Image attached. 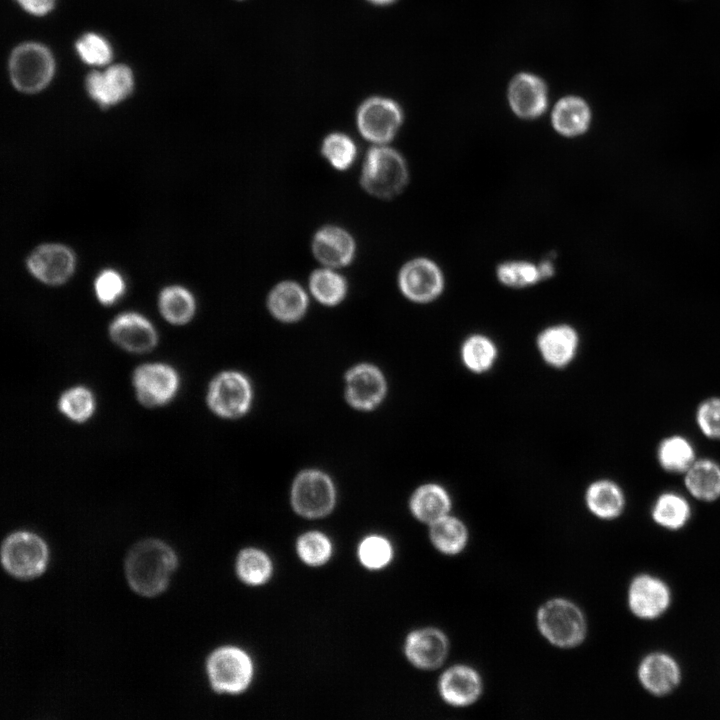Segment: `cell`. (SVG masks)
<instances>
[{"instance_id": "cell-1", "label": "cell", "mask_w": 720, "mask_h": 720, "mask_svg": "<svg viewBox=\"0 0 720 720\" xmlns=\"http://www.w3.org/2000/svg\"><path fill=\"white\" fill-rule=\"evenodd\" d=\"M177 567L175 551L157 538L143 539L134 544L124 562L129 587L143 597H154L168 586Z\"/></svg>"}, {"instance_id": "cell-2", "label": "cell", "mask_w": 720, "mask_h": 720, "mask_svg": "<svg viewBox=\"0 0 720 720\" xmlns=\"http://www.w3.org/2000/svg\"><path fill=\"white\" fill-rule=\"evenodd\" d=\"M55 70L54 55L39 42H23L9 56L10 82L23 94H36L46 89L54 78Z\"/></svg>"}, {"instance_id": "cell-3", "label": "cell", "mask_w": 720, "mask_h": 720, "mask_svg": "<svg viewBox=\"0 0 720 720\" xmlns=\"http://www.w3.org/2000/svg\"><path fill=\"white\" fill-rule=\"evenodd\" d=\"M538 628L553 645L571 648L585 639L587 622L580 608L565 599H553L543 604L537 614Z\"/></svg>"}, {"instance_id": "cell-4", "label": "cell", "mask_w": 720, "mask_h": 720, "mask_svg": "<svg viewBox=\"0 0 720 720\" xmlns=\"http://www.w3.org/2000/svg\"><path fill=\"white\" fill-rule=\"evenodd\" d=\"M407 180L406 163L396 150L383 145L370 149L361 178L367 192L380 198H390L405 187Z\"/></svg>"}, {"instance_id": "cell-5", "label": "cell", "mask_w": 720, "mask_h": 720, "mask_svg": "<svg viewBox=\"0 0 720 720\" xmlns=\"http://www.w3.org/2000/svg\"><path fill=\"white\" fill-rule=\"evenodd\" d=\"M48 562L45 541L35 533L16 531L7 536L1 546V563L5 571L18 579H32L41 575Z\"/></svg>"}, {"instance_id": "cell-6", "label": "cell", "mask_w": 720, "mask_h": 720, "mask_svg": "<svg viewBox=\"0 0 720 720\" xmlns=\"http://www.w3.org/2000/svg\"><path fill=\"white\" fill-rule=\"evenodd\" d=\"M206 668L211 687L218 693H242L253 677V663L249 655L232 646L214 650L207 659Z\"/></svg>"}, {"instance_id": "cell-7", "label": "cell", "mask_w": 720, "mask_h": 720, "mask_svg": "<svg viewBox=\"0 0 720 720\" xmlns=\"http://www.w3.org/2000/svg\"><path fill=\"white\" fill-rule=\"evenodd\" d=\"M403 122L401 106L384 95H370L359 104L356 124L361 135L378 145L389 142Z\"/></svg>"}, {"instance_id": "cell-8", "label": "cell", "mask_w": 720, "mask_h": 720, "mask_svg": "<svg viewBox=\"0 0 720 720\" xmlns=\"http://www.w3.org/2000/svg\"><path fill=\"white\" fill-rule=\"evenodd\" d=\"M334 504L335 490L327 475L306 471L297 477L292 488V505L297 513L318 518L328 514Z\"/></svg>"}, {"instance_id": "cell-9", "label": "cell", "mask_w": 720, "mask_h": 720, "mask_svg": "<svg viewBox=\"0 0 720 720\" xmlns=\"http://www.w3.org/2000/svg\"><path fill=\"white\" fill-rule=\"evenodd\" d=\"M26 266L38 281L58 286L67 282L76 268V256L66 245L46 243L36 247L28 256Z\"/></svg>"}, {"instance_id": "cell-10", "label": "cell", "mask_w": 720, "mask_h": 720, "mask_svg": "<svg viewBox=\"0 0 720 720\" xmlns=\"http://www.w3.org/2000/svg\"><path fill=\"white\" fill-rule=\"evenodd\" d=\"M179 383L176 370L164 363L141 365L133 374L137 399L146 407L167 404L175 397Z\"/></svg>"}, {"instance_id": "cell-11", "label": "cell", "mask_w": 720, "mask_h": 720, "mask_svg": "<svg viewBox=\"0 0 720 720\" xmlns=\"http://www.w3.org/2000/svg\"><path fill=\"white\" fill-rule=\"evenodd\" d=\"M672 601L669 586L651 574H638L631 580L627 591L630 612L641 620H655L669 609Z\"/></svg>"}, {"instance_id": "cell-12", "label": "cell", "mask_w": 720, "mask_h": 720, "mask_svg": "<svg viewBox=\"0 0 720 720\" xmlns=\"http://www.w3.org/2000/svg\"><path fill=\"white\" fill-rule=\"evenodd\" d=\"M134 87V73L125 64H114L103 71H92L85 79L89 97L102 108L120 104L132 94Z\"/></svg>"}, {"instance_id": "cell-13", "label": "cell", "mask_w": 720, "mask_h": 720, "mask_svg": "<svg viewBox=\"0 0 720 720\" xmlns=\"http://www.w3.org/2000/svg\"><path fill=\"white\" fill-rule=\"evenodd\" d=\"M399 285L408 299L427 303L441 295L444 289V276L435 262L427 258H417L409 261L402 268Z\"/></svg>"}, {"instance_id": "cell-14", "label": "cell", "mask_w": 720, "mask_h": 720, "mask_svg": "<svg viewBox=\"0 0 720 720\" xmlns=\"http://www.w3.org/2000/svg\"><path fill=\"white\" fill-rule=\"evenodd\" d=\"M251 387L248 380L237 372H224L210 385L208 404L222 417H237L244 414L251 401Z\"/></svg>"}, {"instance_id": "cell-15", "label": "cell", "mask_w": 720, "mask_h": 720, "mask_svg": "<svg viewBox=\"0 0 720 720\" xmlns=\"http://www.w3.org/2000/svg\"><path fill=\"white\" fill-rule=\"evenodd\" d=\"M637 677L640 685L649 694L663 697L679 686L682 672L678 662L671 655L652 652L640 661Z\"/></svg>"}, {"instance_id": "cell-16", "label": "cell", "mask_w": 720, "mask_h": 720, "mask_svg": "<svg viewBox=\"0 0 720 720\" xmlns=\"http://www.w3.org/2000/svg\"><path fill=\"white\" fill-rule=\"evenodd\" d=\"M109 334L115 344L133 353L151 351L158 343L153 324L137 312H125L115 317L109 326Z\"/></svg>"}, {"instance_id": "cell-17", "label": "cell", "mask_w": 720, "mask_h": 720, "mask_svg": "<svg viewBox=\"0 0 720 720\" xmlns=\"http://www.w3.org/2000/svg\"><path fill=\"white\" fill-rule=\"evenodd\" d=\"M537 349L546 364L564 368L575 358L579 347L577 331L568 324L544 328L536 339Z\"/></svg>"}, {"instance_id": "cell-18", "label": "cell", "mask_w": 720, "mask_h": 720, "mask_svg": "<svg viewBox=\"0 0 720 720\" xmlns=\"http://www.w3.org/2000/svg\"><path fill=\"white\" fill-rule=\"evenodd\" d=\"M445 634L435 628H424L410 633L405 641L407 659L417 668L431 670L439 667L448 653Z\"/></svg>"}, {"instance_id": "cell-19", "label": "cell", "mask_w": 720, "mask_h": 720, "mask_svg": "<svg viewBox=\"0 0 720 720\" xmlns=\"http://www.w3.org/2000/svg\"><path fill=\"white\" fill-rule=\"evenodd\" d=\"M508 99L516 115L524 119H534L547 107V89L538 77L521 73L511 82Z\"/></svg>"}, {"instance_id": "cell-20", "label": "cell", "mask_w": 720, "mask_h": 720, "mask_svg": "<svg viewBox=\"0 0 720 720\" xmlns=\"http://www.w3.org/2000/svg\"><path fill=\"white\" fill-rule=\"evenodd\" d=\"M386 384L381 372L374 366L363 364L347 374V399L359 409H371L383 398Z\"/></svg>"}, {"instance_id": "cell-21", "label": "cell", "mask_w": 720, "mask_h": 720, "mask_svg": "<svg viewBox=\"0 0 720 720\" xmlns=\"http://www.w3.org/2000/svg\"><path fill=\"white\" fill-rule=\"evenodd\" d=\"M482 691L479 674L468 666L458 665L446 670L439 681V692L445 702L453 706L474 703Z\"/></svg>"}, {"instance_id": "cell-22", "label": "cell", "mask_w": 720, "mask_h": 720, "mask_svg": "<svg viewBox=\"0 0 720 720\" xmlns=\"http://www.w3.org/2000/svg\"><path fill=\"white\" fill-rule=\"evenodd\" d=\"M354 251L353 238L338 227L321 229L313 240V252L316 258L329 267L347 265L352 260Z\"/></svg>"}, {"instance_id": "cell-23", "label": "cell", "mask_w": 720, "mask_h": 720, "mask_svg": "<svg viewBox=\"0 0 720 720\" xmlns=\"http://www.w3.org/2000/svg\"><path fill=\"white\" fill-rule=\"evenodd\" d=\"M585 502L589 511L602 520L618 518L626 505L622 488L609 479L592 482L585 492Z\"/></svg>"}, {"instance_id": "cell-24", "label": "cell", "mask_w": 720, "mask_h": 720, "mask_svg": "<svg viewBox=\"0 0 720 720\" xmlns=\"http://www.w3.org/2000/svg\"><path fill=\"white\" fill-rule=\"evenodd\" d=\"M684 484L694 498L713 502L720 498V464L709 458L696 459L684 473Z\"/></svg>"}, {"instance_id": "cell-25", "label": "cell", "mask_w": 720, "mask_h": 720, "mask_svg": "<svg viewBox=\"0 0 720 720\" xmlns=\"http://www.w3.org/2000/svg\"><path fill=\"white\" fill-rule=\"evenodd\" d=\"M410 509L418 520L431 525L449 515L451 498L443 486L435 483L425 484L412 495Z\"/></svg>"}, {"instance_id": "cell-26", "label": "cell", "mask_w": 720, "mask_h": 720, "mask_svg": "<svg viewBox=\"0 0 720 720\" xmlns=\"http://www.w3.org/2000/svg\"><path fill=\"white\" fill-rule=\"evenodd\" d=\"M590 122L587 104L578 97L562 98L554 107L552 124L554 129L565 137L582 134Z\"/></svg>"}, {"instance_id": "cell-27", "label": "cell", "mask_w": 720, "mask_h": 720, "mask_svg": "<svg viewBox=\"0 0 720 720\" xmlns=\"http://www.w3.org/2000/svg\"><path fill=\"white\" fill-rule=\"evenodd\" d=\"M656 458L664 471L673 474H684L697 459L690 440L678 434L667 436L660 441Z\"/></svg>"}, {"instance_id": "cell-28", "label": "cell", "mask_w": 720, "mask_h": 720, "mask_svg": "<svg viewBox=\"0 0 720 720\" xmlns=\"http://www.w3.org/2000/svg\"><path fill=\"white\" fill-rule=\"evenodd\" d=\"M691 507L682 495L668 491L660 494L651 509V518L658 526L668 530H679L691 518Z\"/></svg>"}, {"instance_id": "cell-29", "label": "cell", "mask_w": 720, "mask_h": 720, "mask_svg": "<svg viewBox=\"0 0 720 720\" xmlns=\"http://www.w3.org/2000/svg\"><path fill=\"white\" fill-rule=\"evenodd\" d=\"M307 302V296L298 284L283 282L272 290L268 304L276 318L294 321L303 315Z\"/></svg>"}, {"instance_id": "cell-30", "label": "cell", "mask_w": 720, "mask_h": 720, "mask_svg": "<svg viewBox=\"0 0 720 720\" xmlns=\"http://www.w3.org/2000/svg\"><path fill=\"white\" fill-rule=\"evenodd\" d=\"M159 308L166 321L174 325H183L193 317L196 303L194 296L188 289L173 285L161 291Z\"/></svg>"}, {"instance_id": "cell-31", "label": "cell", "mask_w": 720, "mask_h": 720, "mask_svg": "<svg viewBox=\"0 0 720 720\" xmlns=\"http://www.w3.org/2000/svg\"><path fill=\"white\" fill-rule=\"evenodd\" d=\"M496 344L482 334H473L467 337L460 349V356L464 366L475 374H482L490 370L497 359Z\"/></svg>"}, {"instance_id": "cell-32", "label": "cell", "mask_w": 720, "mask_h": 720, "mask_svg": "<svg viewBox=\"0 0 720 720\" xmlns=\"http://www.w3.org/2000/svg\"><path fill=\"white\" fill-rule=\"evenodd\" d=\"M429 536L436 549L452 555L464 549L468 540V531L461 520L446 515L430 525Z\"/></svg>"}, {"instance_id": "cell-33", "label": "cell", "mask_w": 720, "mask_h": 720, "mask_svg": "<svg viewBox=\"0 0 720 720\" xmlns=\"http://www.w3.org/2000/svg\"><path fill=\"white\" fill-rule=\"evenodd\" d=\"M236 572L239 579L248 585H262L272 574L270 558L261 550L247 548L242 550L236 561Z\"/></svg>"}, {"instance_id": "cell-34", "label": "cell", "mask_w": 720, "mask_h": 720, "mask_svg": "<svg viewBox=\"0 0 720 720\" xmlns=\"http://www.w3.org/2000/svg\"><path fill=\"white\" fill-rule=\"evenodd\" d=\"M59 410L73 422L87 421L95 411V399L92 392L83 386L66 390L58 401Z\"/></svg>"}, {"instance_id": "cell-35", "label": "cell", "mask_w": 720, "mask_h": 720, "mask_svg": "<svg viewBox=\"0 0 720 720\" xmlns=\"http://www.w3.org/2000/svg\"><path fill=\"white\" fill-rule=\"evenodd\" d=\"M75 51L80 60L90 66H106L113 58L110 42L95 32L82 34L75 42Z\"/></svg>"}, {"instance_id": "cell-36", "label": "cell", "mask_w": 720, "mask_h": 720, "mask_svg": "<svg viewBox=\"0 0 720 720\" xmlns=\"http://www.w3.org/2000/svg\"><path fill=\"white\" fill-rule=\"evenodd\" d=\"M496 275L503 285L511 288H525L543 280L539 265L523 260L501 263Z\"/></svg>"}, {"instance_id": "cell-37", "label": "cell", "mask_w": 720, "mask_h": 720, "mask_svg": "<svg viewBox=\"0 0 720 720\" xmlns=\"http://www.w3.org/2000/svg\"><path fill=\"white\" fill-rule=\"evenodd\" d=\"M310 288L320 302L334 305L343 299L346 293V282L339 274L329 269H321L312 274Z\"/></svg>"}, {"instance_id": "cell-38", "label": "cell", "mask_w": 720, "mask_h": 720, "mask_svg": "<svg viewBox=\"0 0 720 720\" xmlns=\"http://www.w3.org/2000/svg\"><path fill=\"white\" fill-rule=\"evenodd\" d=\"M296 548L300 559L310 566L323 565L330 559L332 554V545L329 538L317 531L300 536Z\"/></svg>"}, {"instance_id": "cell-39", "label": "cell", "mask_w": 720, "mask_h": 720, "mask_svg": "<svg viewBox=\"0 0 720 720\" xmlns=\"http://www.w3.org/2000/svg\"><path fill=\"white\" fill-rule=\"evenodd\" d=\"M322 153L333 167L344 170L353 163L356 146L348 135L336 132L324 139Z\"/></svg>"}, {"instance_id": "cell-40", "label": "cell", "mask_w": 720, "mask_h": 720, "mask_svg": "<svg viewBox=\"0 0 720 720\" xmlns=\"http://www.w3.org/2000/svg\"><path fill=\"white\" fill-rule=\"evenodd\" d=\"M393 556L390 542L378 535L368 536L358 547V557L362 565L368 569H381L389 564Z\"/></svg>"}, {"instance_id": "cell-41", "label": "cell", "mask_w": 720, "mask_h": 720, "mask_svg": "<svg viewBox=\"0 0 720 720\" xmlns=\"http://www.w3.org/2000/svg\"><path fill=\"white\" fill-rule=\"evenodd\" d=\"M94 290L96 298L101 304L112 305L123 296L126 284L118 271L105 269L97 275Z\"/></svg>"}, {"instance_id": "cell-42", "label": "cell", "mask_w": 720, "mask_h": 720, "mask_svg": "<svg viewBox=\"0 0 720 720\" xmlns=\"http://www.w3.org/2000/svg\"><path fill=\"white\" fill-rule=\"evenodd\" d=\"M695 419L705 437L720 440V397L704 399L696 409Z\"/></svg>"}, {"instance_id": "cell-43", "label": "cell", "mask_w": 720, "mask_h": 720, "mask_svg": "<svg viewBox=\"0 0 720 720\" xmlns=\"http://www.w3.org/2000/svg\"><path fill=\"white\" fill-rule=\"evenodd\" d=\"M26 13L42 17L48 15L55 7L56 0H15Z\"/></svg>"}, {"instance_id": "cell-44", "label": "cell", "mask_w": 720, "mask_h": 720, "mask_svg": "<svg viewBox=\"0 0 720 720\" xmlns=\"http://www.w3.org/2000/svg\"><path fill=\"white\" fill-rule=\"evenodd\" d=\"M364 1L373 7L384 8V7L391 6L398 0H364Z\"/></svg>"}, {"instance_id": "cell-45", "label": "cell", "mask_w": 720, "mask_h": 720, "mask_svg": "<svg viewBox=\"0 0 720 720\" xmlns=\"http://www.w3.org/2000/svg\"><path fill=\"white\" fill-rule=\"evenodd\" d=\"M232 1H236V2H244V1H247V0H232Z\"/></svg>"}]
</instances>
